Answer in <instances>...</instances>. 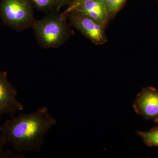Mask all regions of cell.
<instances>
[{"instance_id":"277c9868","label":"cell","mask_w":158,"mask_h":158,"mask_svg":"<svg viewBox=\"0 0 158 158\" xmlns=\"http://www.w3.org/2000/svg\"><path fill=\"white\" fill-rule=\"evenodd\" d=\"M69 25L97 45L108 42L106 27L95 20L81 11L73 10L68 15Z\"/></svg>"},{"instance_id":"30bf717a","label":"cell","mask_w":158,"mask_h":158,"mask_svg":"<svg viewBox=\"0 0 158 158\" xmlns=\"http://www.w3.org/2000/svg\"><path fill=\"white\" fill-rule=\"evenodd\" d=\"M34 7L39 11L49 13L56 11L58 0H32Z\"/></svg>"},{"instance_id":"52a82bcc","label":"cell","mask_w":158,"mask_h":158,"mask_svg":"<svg viewBox=\"0 0 158 158\" xmlns=\"http://www.w3.org/2000/svg\"><path fill=\"white\" fill-rule=\"evenodd\" d=\"M74 10L86 14L106 28L110 20L102 0H87Z\"/></svg>"},{"instance_id":"3957f363","label":"cell","mask_w":158,"mask_h":158,"mask_svg":"<svg viewBox=\"0 0 158 158\" xmlns=\"http://www.w3.org/2000/svg\"><path fill=\"white\" fill-rule=\"evenodd\" d=\"M32 0H1L0 18L18 32L31 28L35 21Z\"/></svg>"},{"instance_id":"7c38bea8","label":"cell","mask_w":158,"mask_h":158,"mask_svg":"<svg viewBox=\"0 0 158 158\" xmlns=\"http://www.w3.org/2000/svg\"><path fill=\"white\" fill-rule=\"evenodd\" d=\"M86 1L87 0H73L70 5L68 6L65 11L61 13V15L65 17H67V15L70 12L73 11L77 6Z\"/></svg>"},{"instance_id":"8fae6325","label":"cell","mask_w":158,"mask_h":158,"mask_svg":"<svg viewBox=\"0 0 158 158\" xmlns=\"http://www.w3.org/2000/svg\"><path fill=\"white\" fill-rule=\"evenodd\" d=\"M6 145L0 135V158H24L25 156L22 153L15 152L9 150L4 149Z\"/></svg>"},{"instance_id":"4fadbf2b","label":"cell","mask_w":158,"mask_h":158,"mask_svg":"<svg viewBox=\"0 0 158 158\" xmlns=\"http://www.w3.org/2000/svg\"><path fill=\"white\" fill-rule=\"evenodd\" d=\"M73 1V0H58V6L56 11L59 12L60 9H62V7L69 6Z\"/></svg>"},{"instance_id":"8992f818","label":"cell","mask_w":158,"mask_h":158,"mask_svg":"<svg viewBox=\"0 0 158 158\" xmlns=\"http://www.w3.org/2000/svg\"><path fill=\"white\" fill-rule=\"evenodd\" d=\"M136 113L145 120L158 123V90L153 87L142 88L133 105Z\"/></svg>"},{"instance_id":"9c48e42d","label":"cell","mask_w":158,"mask_h":158,"mask_svg":"<svg viewBox=\"0 0 158 158\" xmlns=\"http://www.w3.org/2000/svg\"><path fill=\"white\" fill-rule=\"evenodd\" d=\"M109 19H112L116 16L123 8L127 0H102Z\"/></svg>"},{"instance_id":"9a60e30c","label":"cell","mask_w":158,"mask_h":158,"mask_svg":"<svg viewBox=\"0 0 158 158\" xmlns=\"http://www.w3.org/2000/svg\"><path fill=\"white\" fill-rule=\"evenodd\" d=\"M157 1H158V0H157Z\"/></svg>"},{"instance_id":"ba28073f","label":"cell","mask_w":158,"mask_h":158,"mask_svg":"<svg viewBox=\"0 0 158 158\" xmlns=\"http://www.w3.org/2000/svg\"><path fill=\"white\" fill-rule=\"evenodd\" d=\"M137 133L148 146L158 147V127L152 128L148 131H138Z\"/></svg>"},{"instance_id":"5b68a950","label":"cell","mask_w":158,"mask_h":158,"mask_svg":"<svg viewBox=\"0 0 158 158\" xmlns=\"http://www.w3.org/2000/svg\"><path fill=\"white\" fill-rule=\"evenodd\" d=\"M16 88L9 82L8 73L0 71V119L5 115L13 118L18 111L24 110L22 103L16 98Z\"/></svg>"},{"instance_id":"7a4b0ae2","label":"cell","mask_w":158,"mask_h":158,"mask_svg":"<svg viewBox=\"0 0 158 158\" xmlns=\"http://www.w3.org/2000/svg\"><path fill=\"white\" fill-rule=\"evenodd\" d=\"M67 19V17L54 11L47 13L41 19L35 20L31 28L42 48H57L66 42L71 34Z\"/></svg>"},{"instance_id":"6da1fadb","label":"cell","mask_w":158,"mask_h":158,"mask_svg":"<svg viewBox=\"0 0 158 158\" xmlns=\"http://www.w3.org/2000/svg\"><path fill=\"white\" fill-rule=\"evenodd\" d=\"M57 123L48 109L41 106L32 113H20L6 120L0 135L16 152L39 153L45 144L46 135Z\"/></svg>"},{"instance_id":"5bb4252c","label":"cell","mask_w":158,"mask_h":158,"mask_svg":"<svg viewBox=\"0 0 158 158\" xmlns=\"http://www.w3.org/2000/svg\"><path fill=\"white\" fill-rule=\"evenodd\" d=\"M1 129H2V125H0V131H1Z\"/></svg>"}]
</instances>
